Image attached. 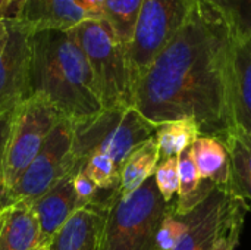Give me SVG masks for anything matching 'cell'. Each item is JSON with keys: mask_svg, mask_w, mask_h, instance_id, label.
<instances>
[{"mask_svg": "<svg viewBox=\"0 0 251 250\" xmlns=\"http://www.w3.org/2000/svg\"><path fill=\"white\" fill-rule=\"evenodd\" d=\"M156 186L166 203H172L175 194L179 190V175H178V156L162 159L154 171Z\"/></svg>", "mask_w": 251, "mask_h": 250, "instance_id": "d4e9b609", "label": "cell"}, {"mask_svg": "<svg viewBox=\"0 0 251 250\" xmlns=\"http://www.w3.org/2000/svg\"><path fill=\"white\" fill-rule=\"evenodd\" d=\"M88 19H103L104 0H74Z\"/></svg>", "mask_w": 251, "mask_h": 250, "instance_id": "f1b7e54d", "label": "cell"}, {"mask_svg": "<svg viewBox=\"0 0 251 250\" xmlns=\"http://www.w3.org/2000/svg\"><path fill=\"white\" fill-rule=\"evenodd\" d=\"M243 199L228 190L213 189L188 217V230L172 250H209L215 239L226 227Z\"/></svg>", "mask_w": 251, "mask_h": 250, "instance_id": "30bf717a", "label": "cell"}, {"mask_svg": "<svg viewBox=\"0 0 251 250\" xmlns=\"http://www.w3.org/2000/svg\"><path fill=\"white\" fill-rule=\"evenodd\" d=\"M235 35L210 4L194 0L185 25L159 53L134 91V108L150 122L191 118L200 136L225 144L235 131L232 62Z\"/></svg>", "mask_w": 251, "mask_h": 250, "instance_id": "6da1fadb", "label": "cell"}, {"mask_svg": "<svg viewBox=\"0 0 251 250\" xmlns=\"http://www.w3.org/2000/svg\"><path fill=\"white\" fill-rule=\"evenodd\" d=\"M31 91L69 122L91 118L104 109L74 29L32 34Z\"/></svg>", "mask_w": 251, "mask_h": 250, "instance_id": "7a4b0ae2", "label": "cell"}, {"mask_svg": "<svg viewBox=\"0 0 251 250\" xmlns=\"http://www.w3.org/2000/svg\"><path fill=\"white\" fill-rule=\"evenodd\" d=\"M60 119L59 112L47 100L35 94L12 112L1 169V183L6 197Z\"/></svg>", "mask_w": 251, "mask_h": 250, "instance_id": "8992f818", "label": "cell"}, {"mask_svg": "<svg viewBox=\"0 0 251 250\" xmlns=\"http://www.w3.org/2000/svg\"><path fill=\"white\" fill-rule=\"evenodd\" d=\"M88 19L74 0H25L19 16L32 34L40 31H71ZM12 21V19H10Z\"/></svg>", "mask_w": 251, "mask_h": 250, "instance_id": "4fadbf2b", "label": "cell"}, {"mask_svg": "<svg viewBox=\"0 0 251 250\" xmlns=\"http://www.w3.org/2000/svg\"><path fill=\"white\" fill-rule=\"evenodd\" d=\"M172 203L163 200L154 177L125 197L116 189L107 208L103 250H154L159 227Z\"/></svg>", "mask_w": 251, "mask_h": 250, "instance_id": "5b68a950", "label": "cell"}, {"mask_svg": "<svg viewBox=\"0 0 251 250\" xmlns=\"http://www.w3.org/2000/svg\"><path fill=\"white\" fill-rule=\"evenodd\" d=\"M199 137V124L191 118L160 124L154 134V139L159 146L160 161L172 156H179L185 149L191 147V144Z\"/></svg>", "mask_w": 251, "mask_h": 250, "instance_id": "ffe728a7", "label": "cell"}, {"mask_svg": "<svg viewBox=\"0 0 251 250\" xmlns=\"http://www.w3.org/2000/svg\"><path fill=\"white\" fill-rule=\"evenodd\" d=\"M46 250H47V249H46Z\"/></svg>", "mask_w": 251, "mask_h": 250, "instance_id": "836d02e7", "label": "cell"}, {"mask_svg": "<svg viewBox=\"0 0 251 250\" xmlns=\"http://www.w3.org/2000/svg\"><path fill=\"white\" fill-rule=\"evenodd\" d=\"M113 192L104 199L76 209L56 233L47 250H103L106 215Z\"/></svg>", "mask_w": 251, "mask_h": 250, "instance_id": "8fae6325", "label": "cell"}, {"mask_svg": "<svg viewBox=\"0 0 251 250\" xmlns=\"http://www.w3.org/2000/svg\"><path fill=\"white\" fill-rule=\"evenodd\" d=\"M160 162L159 146L154 137L149 139L146 143L138 146L124 162L119 172V187L118 194L125 197L141 187L150 177Z\"/></svg>", "mask_w": 251, "mask_h": 250, "instance_id": "e0dca14e", "label": "cell"}, {"mask_svg": "<svg viewBox=\"0 0 251 250\" xmlns=\"http://www.w3.org/2000/svg\"><path fill=\"white\" fill-rule=\"evenodd\" d=\"M0 209H1V208H0Z\"/></svg>", "mask_w": 251, "mask_h": 250, "instance_id": "d6a6232c", "label": "cell"}, {"mask_svg": "<svg viewBox=\"0 0 251 250\" xmlns=\"http://www.w3.org/2000/svg\"><path fill=\"white\" fill-rule=\"evenodd\" d=\"M72 180V174L63 177L49 192L31 203L38 220L43 249H47L56 233L72 217V214L81 208Z\"/></svg>", "mask_w": 251, "mask_h": 250, "instance_id": "7c38bea8", "label": "cell"}, {"mask_svg": "<svg viewBox=\"0 0 251 250\" xmlns=\"http://www.w3.org/2000/svg\"><path fill=\"white\" fill-rule=\"evenodd\" d=\"M74 190L76 193V197H78V202L82 206H87L93 202H97V193L101 192L96 187V184L88 178V175L84 172V171H79L74 175Z\"/></svg>", "mask_w": 251, "mask_h": 250, "instance_id": "4316f807", "label": "cell"}, {"mask_svg": "<svg viewBox=\"0 0 251 250\" xmlns=\"http://www.w3.org/2000/svg\"><path fill=\"white\" fill-rule=\"evenodd\" d=\"M7 18V0H0V21H6Z\"/></svg>", "mask_w": 251, "mask_h": 250, "instance_id": "4dcf8cb0", "label": "cell"}, {"mask_svg": "<svg viewBox=\"0 0 251 250\" xmlns=\"http://www.w3.org/2000/svg\"><path fill=\"white\" fill-rule=\"evenodd\" d=\"M82 171L101 192H112L119 187L121 169L113 162V159L106 155H94L90 158L85 162Z\"/></svg>", "mask_w": 251, "mask_h": 250, "instance_id": "603a6c76", "label": "cell"}, {"mask_svg": "<svg viewBox=\"0 0 251 250\" xmlns=\"http://www.w3.org/2000/svg\"><path fill=\"white\" fill-rule=\"evenodd\" d=\"M24 3H25V0H7V18H6V21L16 19L22 10Z\"/></svg>", "mask_w": 251, "mask_h": 250, "instance_id": "f546056e", "label": "cell"}, {"mask_svg": "<svg viewBox=\"0 0 251 250\" xmlns=\"http://www.w3.org/2000/svg\"><path fill=\"white\" fill-rule=\"evenodd\" d=\"M191 150L200 178L231 192V156L226 146L216 139L200 136Z\"/></svg>", "mask_w": 251, "mask_h": 250, "instance_id": "2e32d148", "label": "cell"}, {"mask_svg": "<svg viewBox=\"0 0 251 250\" xmlns=\"http://www.w3.org/2000/svg\"><path fill=\"white\" fill-rule=\"evenodd\" d=\"M6 22V43L0 55V118L32 96L31 91V38L29 28L18 21Z\"/></svg>", "mask_w": 251, "mask_h": 250, "instance_id": "9c48e42d", "label": "cell"}, {"mask_svg": "<svg viewBox=\"0 0 251 250\" xmlns=\"http://www.w3.org/2000/svg\"><path fill=\"white\" fill-rule=\"evenodd\" d=\"M143 0H104L103 21L109 25L116 40L128 47L134 40Z\"/></svg>", "mask_w": 251, "mask_h": 250, "instance_id": "44dd1931", "label": "cell"}, {"mask_svg": "<svg viewBox=\"0 0 251 250\" xmlns=\"http://www.w3.org/2000/svg\"><path fill=\"white\" fill-rule=\"evenodd\" d=\"M225 146L231 156V193L251 209V136L235 130Z\"/></svg>", "mask_w": 251, "mask_h": 250, "instance_id": "d6986e66", "label": "cell"}, {"mask_svg": "<svg viewBox=\"0 0 251 250\" xmlns=\"http://www.w3.org/2000/svg\"><path fill=\"white\" fill-rule=\"evenodd\" d=\"M0 250H46L31 203L13 202L0 209Z\"/></svg>", "mask_w": 251, "mask_h": 250, "instance_id": "5bb4252c", "label": "cell"}, {"mask_svg": "<svg viewBox=\"0 0 251 250\" xmlns=\"http://www.w3.org/2000/svg\"><path fill=\"white\" fill-rule=\"evenodd\" d=\"M72 125L68 119H60L44 140L40 152L18 178L7 193L9 203H32L63 177L75 175L71 159Z\"/></svg>", "mask_w": 251, "mask_h": 250, "instance_id": "ba28073f", "label": "cell"}, {"mask_svg": "<svg viewBox=\"0 0 251 250\" xmlns=\"http://www.w3.org/2000/svg\"><path fill=\"white\" fill-rule=\"evenodd\" d=\"M194 0H143L129 60L135 85L159 53L185 25Z\"/></svg>", "mask_w": 251, "mask_h": 250, "instance_id": "52a82bcc", "label": "cell"}, {"mask_svg": "<svg viewBox=\"0 0 251 250\" xmlns=\"http://www.w3.org/2000/svg\"><path fill=\"white\" fill-rule=\"evenodd\" d=\"M178 175L179 190L178 200L175 202V214L187 215L197 205H200L209 196V193L216 189V186L200 178L191 147L185 149L178 156Z\"/></svg>", "mask_w": 251, "mask_h": 250, "instance_id": "ac0fdd59", "label": "cell"}, {"mask_svg": "<svg viewBox=\"0 0 251 250\" xmlns=\"http://www.w3.org/2000/svg\"><path fill=\"white\" fill-rule=\"evenodd\" d=\"M91 69L104 109L134 108L135 80L129 50L103 19H85L74 28Z\"/></svg>", "mask_w": 251, "mask_h": 250, "instance_id": "277c9868", "label": "cell"}, {"mask_svg": "<svg viewBox=\"0 0 251 250\" xmlns=\"http://www.w3.org/2000/svg\"><path fill=\"white\" fill-rule=\"evenodd\" d=\"M250 211L249 205L243 200L234 215L231 217L229 222L226 224V227L221 231V234L215 239V242L212 243V246L209 250H235L240 242V236L243 231V225H244V218L246 214Z\"/></svg>", "mask_w": 251, "mask_h": 250, "instance_id": "484cf974", "label": "cell"}, {"mask_svg": "<svg viewBox=\"0 0 251 250\" xmlns=\"http://www.w3.org/2000/svg\"><path fill=\"white\" fill-rule=\"evenodd\" d=\"M232 115L235 130L251 136V35L234 47Z\"/></svg>", "mask_w": 251, "mask_h": 250, "instance_id": "9a60e30c", "label": "cell"}, {"mask_svg": "<svg viewBox=\"0 0 251 250\" xmlns=\"http://www.w3.org/2000/svg\"><path fill=\"white\" fill-rule=\"evenodd\" d=\"M6 34V22L4 21H0V38Z\"/></svg>", "mask_w": 251, "mask_h": 250, "instance_id": "1f68e13d", "label": "cell"}, {"mask_svg": "<svg viewBox=\"0 0 251 250\" xmlns=\"http://www.w3.org/2000/svg\"><path fill=\"white\" fill-rule=\"evenodd\" d=\"M71 159L75 174L94 155H106L121 169L126 158L149 139L159 125L146 119L135 108L103 109L97 115L71 122Z\"/></svg>", "mask_w": 251, "mask_h": 250, "instance_id": "3957f363", "label": "cell"}, {"mask_svg": "<svg viewBox=\"0 0 251 250\" xmlns=\"http://www.w3.org/2000/svg\"><path fill=\"white\" fill-rule=\"evenodd\" d=\"M9 125H10V115L0 118V208L9 205L3 183H1V169H3V153H4V146H6V139L9 133Z\"/></svg>", "mask_w": 251, "mask_h": 250, "instance_id": "83f0119b", "label": "cell"}, {"mask_svg": "<svg viewBox=\"0 0 251 250\" xmlns=\"http://www.w3.org/2000/svg\"><path fill=\"white\" fill-rule=\"evenodd\" d=\"M188 230V217L175 214V203L165 215L157 236H156V248L154 250H172L184 237Z\"/></svg>", "mask_w": 251, "mask_h": 250, "instance_id": "cb8c5ba5", "label": "cell"}, {"mask_svg": "<svg viewBox=\"0 0 251 250\" xmlns=\"http://www.w3.org/2000/svg\"><path fill=\"white\" fill-rule=\"evenodd\" d=\"M210 4L231 27L235 40L251 35V0H203Z\"/></svg>", "mask_w": 251, "mask_h": 250, "instance_id": "7402d4cb", "label": "cell"}]
</instances>
